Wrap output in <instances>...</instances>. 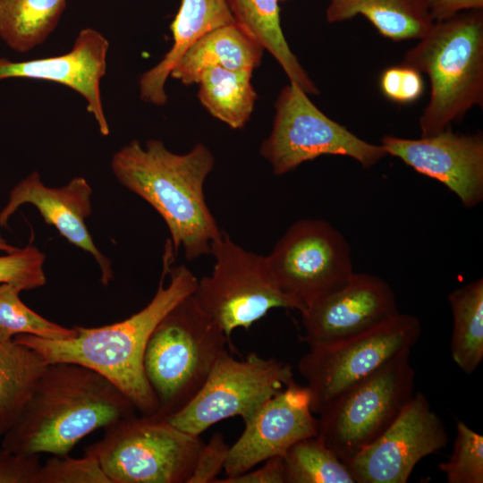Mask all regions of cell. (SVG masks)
Returning a JSON list of instances; mask_svg holds the SVG:
<instances>
[{"label": "cell", "instance_id": "1", "mask_svg": "<svg viewBox=\"0 0 483 483\" xmlns=\"http://www.w3.org/2000/svg\"><path fill=\"white\" fill-rule=\"evenodd\" d=\"M174 256L167 240L157 291L142 309L128 318L101 327L75 326L76 335L64 340L30 335L13 339L35 350L47 363H76L98 372L142 415L156 414L158 403L143 366L146 346L157 324L181 301L193 294L198 284L185 265L172 267Z\"/></svg>", "mask_w": 483, "mask_h": 483}, {"label": "cell", "instance_id": "2", "mask_svg": "<svg viewBox=\"0 0 483 483\" xmlns=\"http://www.w3.org/2000/svg\"><path fill=\"white\" fill-rule=\"evenodd\" d=\"M110 380L85 366L48 363L1 446L25 455H67L87 435L135 414Z\"/></svg>", "mask_w": 483, "mask_h": 483}, {"label": "cell", "instance_id": "3", "mask_svg": "<svg viewBox=\"0 0 483 483\" xmlns=\"http://www.w3.org/2000/svg\"><path fill=\"white\" fill-rule=\"evenodd\" d=\"M214 165V155L204 144L175 154L157 140L144 147L131 140L111 161L115 178L161 216L174 254L182 248L187 260L211 254V243L221 233L204 195Z\"/></svg>", "mask_w": 483, "mask_h": 483}, {"label": "cell", "instance_id": "4", "mask_svg": "<svg viewBox=\"0 0 483 483\" xmlns=\"http://www.w3.org/2000/svg\"><path fill=\"white\" fill-rule=\"evenodd\" d=\"M402 65L426 73L430 97L419 117L421 137L439 133L483 106V9L434 21Z\"/></svg>", "mask_w": 483, "mask_h": 483}, {"label": "cell", "instance_id": "5", "mask_svg": "<svg viewBox=\"0 0 483 483\" xmlns=\"http://www.w3.org/2000/svg\"><path fill=\"white\" fill-rule=\"evenodd\" d=\"M228 338L200 308L193 294L175 305L152 332L144 353V371L166 419L199 392Z\"/></svg>", "mask_w": 483, "mask_h": 483}, {"label": "cell", "instance_id": "6", "mask_svg": "<svg viewBox=\"0 0 483 483\" xmlns=\"http://www.w3.org/2000/svg\"><path fill=\"white\" fill-rule=\"evenodd\" d=\"M411 351L336 396L318 415L317 436L344 463L378 438L414 395Z\"/></svg>", "mask_w": 483, "mask_h": 483}, {"label": "cell", "instance_id": "7", "mask_svg": "<svg viewBox=\"0 0 483 483\" xmlns=\"http://www.w3.org/2000/svg\"><path fill=\"white\" fill-rule=\"evenodd\" d=\"M88 446L111 483H188L203 445L167 420L136 414L107 426Z\"/></svg>", "mask_w": 483, "mask_h": 483}, {"label": "cell", "instance_id": "8", "mask_svg": "<svg viewBox=\"0 0 483 483\" xmlns=\"http://www.w3.org/2000/svg\"><path fill=\"white\" fill-rule=\"evenodd\" d=\"M260 154L276 175L324 155L348 157L364 168L387 156L381 145L359 138L326 116L292 81L278 96L273 128L260 147Z\"/></svg>", "mask_w": 483, "mask_h": 483}, {"label": "cell", "instance_id": "9", "mask_svg": "<svg viewBox=\"0 0 483 483\" xmlns=\"http://www.w3.org/2000/svg\"><path fill=\"white\" fill-rule=\"evenodd\" d=\"M420 334L417 317L398 312L354 336L309 347L299 360L298 369L307 381L312 412L318 415L343 391L398 354L411 351Z\"/></svg>", "mask_w": 483, "mask_h": 483}, {"label": "cell", "instance_id": "10", "mask_svg": "<svg viewBox=\"0 0 483 483\" xmlns=\"http://www.w3.org/2000/svg\"><path fill=\"white\" fill-rule=\"evenodd\" d=\"M212 274L198 280L193 293L202 310L224 331L249 329L273 309H294L275 285L266 257L248 251L221 231L211 243Z\"/></svg>", "mask_w": 483, "mask_h": 483}, {"label": "cell", "instance_id": "11", "mask_svg": "<svg viewBox=\"0 0 483 483\" xmlns=\"http://www.w3.org/2000/svg\"><path fill=\"white\" fill-rule=\"evenodd\" d=\"M266 261L277 288L301 312L342 287L354 273L346 239L321 219L293 223Z\"/></svg>", "mask_w": 483, "mask_h": 483}, {"label": "cell", "instance_id": "12", "mask_svg": "<svg viewBox=\"0 0 483 483\" xmlns=\"http://www.w3.org/2000/svg\"><path fill=\"white\" fill-rule=\"evenodd\" d=\"M293 374L289 364L251 352L236 360L228 352L218 359L196 396L165 419L177 428L199 436L212 425L239 416L243 421L283 390Z\"/></svg>", "mask_w": 483, "mask_h": 483}, {"label": "cell", "instance_id": "13", "mask_svg": "<svg viewBox=\"0 0 483 483\" xmlns=\"http://www.w3.org/2000/svg\"><path fill=\"white\" fill-rule=\"evenodd\" d=\"M448 442L443 421L419 392L378 438L345 464L355 483H406L421 459Z\"/></svg>", "mask_w": 483, "mask_h": 483}, {"label": "cell", "instance_id": "14", "mask_svg": "<svg viewBox=\"0 0 483 483\" xmlns=\"http://www.w3.org/2000/svg\"><path fill=\"white\" fill-rule=\"evenodd\" d=\"M307 386L294 379L267 400L244 421L245 428L230 446L224 467L226 477L251 470L274 456H284L298 441L318 435Z\"/></svg>", "mask_w": 483, "mask_h": 483}, {"label": "cell", "instance_id": "15", "mask_svg": "<svg viewBox=\"0 0 483 483\" xmlns=\"http://www.w3.org/2000/svg\"><path fill=\"white\" fill-rule=\"evenodd\" d=\"M398 312L394 292L385 280L353 273L342 287L301 312L302 339L309 347L328 345L369 330Z\"/></svg>", "mask_w": 483, "mask_h": 483}, {"label": "cell", "instance_id": "16", "mask_svg": "<svg viewBox=\"0 0 483 483\" xmlns=\"http://www.w3.org/2000/svg\"><path fill=\"white\" fill-rule=\"evenodd\" d=\"M387 155L400 158L416 172L453 191L465 208L483 199V137L457 134L451 128L420 139L386 135L380 144Z\"/></svg>", "mask_w": 483, "mask_h": 483}, {"label": "cell", "instance_id": "17", "mask_svg": "<svg viewBox=\"0 0 483 483\" xmlns=\"http://www.w3.org/2000/svg\"><path fill=\"white\" fill-rule=\"evenodd\" d=\"M109 43L98 30L86 28L78 34L72 49L64 55L13 62L0 58V80L26 78L63 84L81 95L102 135L109 134L104 113L100 80L106 74Z\"/></svg>", "mask_w": 483, "mask_h": 483}, {"label": "cell", "instance_id": "18", "mask_svg": "<svg viewBox=\"0 0 483 483\" xmlns=\"http://www.w3.org/2000/svg\"><path fill=\"white\" fill-rule=\"evenodd\" d=\"M92 189L82 177L71 180L61 188H49L33 172L15 185L5 207L0 212V226H7L10 216L23 204L38 208L46 223L52 225L69 242L90 253L101 270V282L113 279L110 260L95 245L85 219L91 213Z\"/></svg>", "mask_w": 483, "mask_h": 483}, {"label": "cell", "instance_id": "19", "mask_svg": "<svg viewBox=\"0 0 483 483\" xmlns=\"http://www.w3.org/2000/svg\"><path fill=\"white\" fill-rule=\"evenodd\" d=\"M237 23L228 0H182L170 29L174 44L163 59L140 79V97L157 106L165 104V85L185 52L211 30Z\"/></svg>", "mask_w": 483, "mask_h": 483}, {"label": "cell", "instance_id": "20", "mask_svg": "<svg viewBox=\"0 0 483 483\" xmlns=\"http://www.w3.org/2000/svg\"><path fill=\"white\" fill-rule=\"evenodd\" d=\"M263 50L239 24L225 25L196 41L180 58L170 76L191 85L199 82L205 70L215 66L252 72L259 65Z\"/></svg>", "mask_w": 483, "mask_h": 483}, {"label": "cell", "instance_id": "21", "mask_svg": "<svg viewBox=\"0 0 483 483\" xmlns=\"http://www.w3.org/2000/svg\"><path fill=\"white\" fill-rule=\"evenodd\" d=\"M357 15L394 41L420 39L434 23L426 0H330L326 11L331 23Z\"/></svg>", "mask_w": 483, "mask_h": 483}, {"label": "cell", "instance_id": "22", "mask_svg": "<svg viewBox=\"0 0 483 483\" xmlns=\"http://www.w3.org/2000/svg\"><path fill=\"white\" fill-rule=\"evenodd\" d=\"M231 11L248 34L267 50L281 65L290 81L307 94L318 89L292 52L283 34L277 0H228Z\"/></svg>", "mask_w": 483, "mask_h": 483}, {"label": "cell", "instance_id": "23", "mask_svg": "<svg viewBox=\"0 0 483 483\" xmlns=\"http://www.w3.org/2000/svg\"><path fill=\"white\" fill-rule=\"evenodd\" d=\"M47 364L14 339L0 341V437L20 416Z\"/></svg>", "mask_w": 483, "mask_h": 483}, {"label": "cell", "instance_id": "24", "mask_svg": "<svg viewBox=\"0 0 483 483\" xmlns=\"http://www.w3.org/2000/svg\"><path fill=\"white\" fill-rule=\"evenodd\" d=\"M251 75L252 72L248 70L208 68L199 80L198 97L212 116L233 129L242 128L257 99Z\"/></svg>", "mask_w": 483, "mask_h": 483}, {"label": "cell", "instance_id": "25", "mask_svg": "<svg viewBox=\"0 0 483 483\" xmlns=\"http://www.w3.org/2000/svg\"><path fill=\"white\" fill-rule=\"evenodd\" d=\"M448 301L453 320L451 355L464 373L471 374L483 360V279L454 289Z\"/></svg>", "mask_w": 483, "mask_h": 483}, {"label": "cell", "instance_id": "26", "mask_svg": "<svg viewBox=\"0 0 483 483\" xmlns=\"http://www.w3.org/2000/svg\"><path fill=\"white\" fill-rule=\"evenodd\" d=\"M66 0H0V38L12 49L28 52L54 31Z\"/></svg>", "mask_w": 483, "mask_h": 483}, {"label": "cell", "instance_id": "27", "mask_svg": "<svg viewBox=\"0 0 483 483\" xmlns=\"http://www.w3.org/2000/svg\"><path fill=\"white\" fill-rule=\"evenodd\" d=\"M284 462L285 483H355L346 464L317 436L292 445Z\"/></svg>", "mask_w": 483, "mask_h": 483}, {"label": "cell", "instance_id": "28", "mask_svg": "<svg viewBox=\"0 0 483 483\" xmlns=\"http://www.w3.org/2000/svg\"><path fill=\"white\" fill-rule=\"evenodd\" d=\"M21 292L12 284H0V341H9L19 335L50 340H64L76 335L75 326H62L26 306L20 299Z\"/></svg>", "mask_w": 483, "mask_h": 483}, {"label": "cell", "instance_id": "29", "mask_svg": "<svg viewBox=\"0 0 483 483\" xmlns=\"http://www.w3.org/2000/svg\"><path fill=\"white\" fill-rule=\"evenodd\" d=\"M438 468L448 483H482L483 436L457 420L453 453Z\"/></svg>", "mask_w": 483, "mask_h": 483}, {"label": "cell", "instance_id": "30", "mask_svg": "<svg viewBox=\"0 0 483 483\" xmlns=\"http://www.w3.org/2000/svg\"><path fill=\"white\" fill-rule=\"evenodd\" d=\"M34 483H111L97 456L89 451L81 458L54 455L40 467Z\"/></svg>", "mask_w": 483, "mask_h": 483}, {"label": "cell", "instance_id": "31", "mask_svg": "<svg viewBox=\"0 0 483 483\" xmlns=\"http://www.w3.org/2000/svg\"><path fill=\"white\" fill-rule=\"evenodd\" d=\"M44 261L45 255L33 245L0 256V284H12L21 291L44 285Z\"/></svg>", "mask_w": 483, "mask_h": 483}, {"label": "cell", "instance_id": "32", "mask_svg": "<svg viewBox=\"0 0 483 483\" xmlns=\"http://www.w3.org/2000/svg\"><path fill=\"white\" fill-rule=\"evenodd\" d=\"M230 446L220 432L200 447L188 483H214L224 469Z\"/></svg>", "mask_w": 483, "mask_h": 483}, {"label": "cell", "instance_id": "33", "mask_svg": "<svg viewBox=\"0 0 483 483\" xmlns=\"http://www.w3.org/2000/svg\"><path fill=\"white\" fill-rule=\"evenodd\" d=\"M39 455H25L0 446V483H34Z\"/></svg>", "mask_w": 483, "mask_h": 483}, {"label": "cell", "instance_id": "34", "mask_svg": "<svg viewBox=\"0 0 483 483\" xmlns=\"http://www.w3.org/2000/svg\"><path fill=\"white\" fill-rule=\"evenodd\" d=\"M255 470L216 479L214 483H285L284 456H274Z\"/></svg>", "mask_w": 483, "mask_h": 483}, {"label": "cell", "instance_id": "35", "mask_svg": "<svg viewBox=\"0 0 483 483\" xmlns=\"http://www.w3.org/2000/svg\"><path fill=\"white\" fill-rule=\"evenodd\" d=\"M434 21L445 20L460 12L483 9V0H426Z\"/></svg>", "mask_w": 483, "mask_h": 483}, {"label": "cell", "instance_id": "36", "mask_svg": "<svg viewBox=\"0 0 483 483\" xmlns=\"http://www.w3.org/2000/svg\"><path fill=\"white\" fill-rule=\"evenodd\" d=\"M402 76L398 102L408 104L416 101L424 91V82L421 73L417 70L402 65Z\"/></svg>", "mask_w": 483, "mask_h": 483}, {"label": "cell", "instance_id": "37", "mask_svg": "<svg viewBox=\"0 0 483 483\" xmlns=\"http://www.w3.org/2000/svg\"><path fill=\"white\" fill-rule=\"evenodd\" d=\"M402 66L386 68L380 78V89L383 94L389 99L398 102Z\"/></svg>", "mask_w": 483, "mask_h": 483}, {"label": "cell", "instance_id": "38", "mask_svg": "<svg viewBox=\"0 0 483 483\" xmlns=\"http://www.w3.org/2000/svg\"><path fill=\"white\" fill-rule=\"evenodd\" d=\"M19 248H16L11 244H9L1 235L0 233V251H4L5 253H10L17 250Z\"/></svg>", "mask_w": 483, "mask_h": 483}, {"label": "cell", "instance_id": "39", "mask_svg": "<svg viewBox=\"0 0 483 483\" xmlns=\"http://www.w3.org/2000/svg\"><path fill=\"white\" fill-rule=\"evenodd\" d=\"M277 1H281V0H277Z\"/></svg>", "mask_w": 483, "mask_h": 483}, {"label": "cell", "instance_id": "40", "mask_svg": "<svg viewBox=\"0 0 483 483\" xmlns=\"http://www.w3.org/2000/svg\"><path fill=\"white\" fill-rule=\"evenodd\" d=\"M0 439H1V437H0Z\"/></svg>", "mask_w": 483, "mask_h": 483}]
</instances>
